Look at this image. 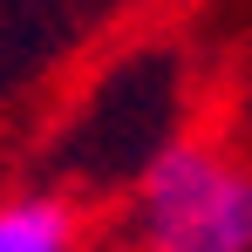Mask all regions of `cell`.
<instances>
[{"label":"cell","instance_id":"6da1fadb","mask_svg":"<svg viewBox=\"0 0 252 252\" xmlns=\"http://www.w3.org/2000/svg\"><path fill=\"white\" fill-rule=\"evenodd\" d=\"M136 225L150 252H252V177L205 143H170L143 170Z\"/></svg>","mask_w":252,"mask_h":252},{"label":"cell","instance_id":"7a4b0ae2","mask_svg":"<svg viewBox=\"0 0 252 252\" xmlns=\"http://www.w3.org/2000/svg\"><path fill=\"white\" fill-rule=\"evenodd\" d=\"M0 252H75V218L62 198H14L0 205Z\"/></svg>","mask_w":252,"mask_h":252}]
</instances>
